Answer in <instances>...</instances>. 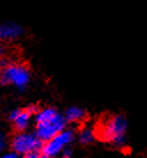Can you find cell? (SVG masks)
Instances as JSON below:
<instances>
[{
	"label": "cell",
	"instance_id": "obj_12",
	"mask_svg": "<svg viewBox=\"0 0 147 158\" xmlns=\"http://www.w3.org/2000/svg\"><path fill=\"white\" fill-rule=\"evenodd\" d=\"M2 157L4 158H17V157H20V156L16 154L15 151L11 150L9 152H6V154L2 155Z\"/></svg>",
	"mask_w": 147,
	"mask_h": 158
},
{
	"label": "cell",
	"instance_id": "obj_13",
	"mask_svg": "<svg viewBox=\"0 0 147 158\" xmlns=\"http://www.w3.org/2000/svg\"><path fill=\"white\" fill-rule=\"evenodd\" d=\"M5 54H6V48H5V46L2 45V43H0V60L4 59Z\"/></svg>",
	"mask_w": 147,
	"mask_h": 158
},
{
	"label": "cell",
	"instance_id": "obj_4",
	"mask_svg": "<svg viewBox=\"0 0 147 158\" xmlns=\"http://www.w3.org/2000/svg\"><path fill=\"white\" fill-rule=\"evenodd\" d=\"M76 133L72 128H64L54 135L48 141L43 143L41 150H40V157L41 158H52L61 155L62 150L66 147L70 146L75 140Z\"/></svg>",
	"mask_w": 147,
	"mask_h": 158
},
{
	"label": "cell",
	"instance_id": "obj_10",
	"mask_svg": "<svg viewBox=\"0 0 147 158\" xmlns=\"http://www.w3.org/2000/svg\"><path fill=\"white\" fill-rule=\"evenodd\" d=\"M6 146H7V138L2 132H0V152H2L6 149Z\"/></svg>",
	"mask_w": 147,
	"mask_h": 158
},
{
	"label": "cell",
	"instance_id": "obj_9",
	"mask_svg": "<svg viewBox=\"0 0 147 158\" xmlns=\"http://www.w3.org/2000/svg\"><path fill=\"white\" fill-rule=\"evenodd\" d=\"M96 138H97V132L89 126H83L78 131V133H77L78 141H80V144H84V146L93 143Z\"/></svg>",
	"mask_w": 147,
	"mask_h": 158
},
{
	"label": "cell",
	"instance_id": "obj_7",
	"mask_svg": "<svg viewBox=\"0 0 147 158\" xmlns=\"http://www.w3.org/2000/svg\"><path fill=\"white\" fill-rule=\"evenodd\" d=\"M24 29L22 25L15 22H2L0 23V43L14 41L23 36Z\"/></svg>",
	"mask_w": 147,
	"mask_h": 158
},
{
	"label": "cell",
	"instance_id": "obj_14",
	"mask_svg": "<svg viewBox=\"0 0 147 158\" xmlns=\"http://www.w3.org/2000/svg\"><path fill=\"white\" fill-rule=\"evenodd\" d=\"M5 60L2 59V60H0V71H1V69H2V68H4V65H5Z\"/></svg>",
	"mask_w": 147,
	"mask_h": 158
},
{
	"label": "cell",
	"instance_id": "obj_3",
	"mask_svg": "<svg viewBox=\"0 0 147 158\" xmlns=\"http://www.w3.org/2000/svg\"><path fill=\"white\" fill-rule=\"evenodd\" d=\"M30 79V69L23 63H6L0 71V85H13L17 89H24Z\"/></svg>",
	"mask_w": 147,
	"mask_h": 158
},
{
	"label": "cell",
	"instance_id": "obj_5",
	"mask_svg": "<svg viewBox=\"0 0 147 158\" xmlns=\"http://www.w3.org/2000/svg\"><path fill=\"white\" fill-rule=\"evenodd\" d=\"M67 124L68 123L64 118V115L59 112L52 119H48L44 123L35 124V133L44 143L58 134L59 132L64 130L67 127Z\"/></svg>",
	"mask_w": 147,
	"mask_h": 158
},
{
	"label": "cell",
	"instance_id": "obj_11",
	"mask_svg": "<svg viewBox=\"0 0 147 158\" xmlns=\"http://www.w3.org/2000/svg\"><path fill=\"white\" fill-rule=\"evenodd\" d=\"M72 155V150L70 149V146H68L66 147L63 150H62V152H61V156L64 158H67V157H70Z\"/></svg>",
	"mask_w": 147,
	"mask_h": 158
},
{
	"label": "cell",
	"instance_id": "obj_2",
	"mask_svg": "<svg viewBox=\"0 0 147 158\" xmlns=\"http://www.w3.org/2000/svg\"><path fill=\"white\" fill-rule=\"evenodd\" d=\"M11 150L15 151L19 156L27 158H41L40 150L43 147V141L36 135L35 132L21 131L16 132L11 140Z\"/></svg>",
	"mask_w": 147,
	"mask_h": 158
},
{
	"label": "cell",
	"instance_id": "obj_1",
	"mask_svg": "<svg viewBox=\"0 0 147 158\" xmlns=\"http://www.w3.org/2000/svg\"><path fill=\"white\" fill-rule=\"evenodd\" d=\"M127 132H128V119L124 115L117 114L113 115L105 122L100 132L97 134L103 141L110 143L113 146L123 147L127 143Z\"/></svg>",
	"mask_w": 147,
	"mask_h": 158
},
{
	"label": "cell",
	"instance_id": "obj_6",
	"mask_svg": "<svg viewBox=\"0 0 147 158\" xmlns=\"http://www.w3.org/2000/svg\"><path fill=\"white\" fill-rule=\"evenodd\" d=\"M38 110L36 106H29L23 109H14L9 112L8 119L12 122L13 127L16 132L28 130L29 125L31 123V119L33 118V115Z\"/></svg>",
	"mask_w": 147,
	"mask_h": 158
},
{
	"label": "cell",
	"instance_id": "obj_8",
	"mask_svg": "<svg viewBox=\"0 0 147 158\" xmlns=\"http://www.w3.org/2000/svg\"><path fill=\"white\" fill-rule=\"evenodd\" d=\"M64 118L67 120V123H71V124H76V123H82L84 119L86 118V111L84 110L83 108L80 107H70L68 108L66 112H64Z\"/></svg>",
	"mask_w": 147,
	"mask_h": 158
}]
</instances>
